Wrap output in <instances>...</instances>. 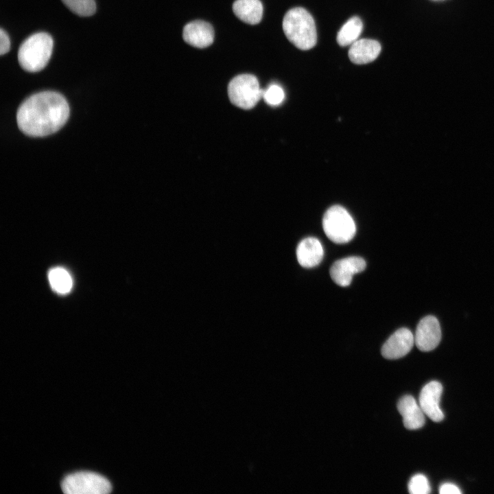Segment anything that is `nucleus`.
<instances>
[{
  "mask_svg": "<svg viewBox=\"0 0 494 494\" xmlns=\"http://www.w3.org/2000/svg\"><path fill=\"white\" fill-rule=\"evenodd\" d=\"M69 116V106L62 95L43 91L31 95L21 104L16 121L25 134L45 137L60 130Z\"/></svg>",
  "mask_w": 494,
  "mask_h": 494,
  "instance_id": "nucleus-1",
  "label": "nucleus"
},
{
  "mask_svg": "<svg viewBox=\"0 0 494 494\" xmlns=\"http://www.w3.org/2000/svg\"><path fill=\"white\" fill-rule=\"evenodd\" d=\"M283 30L287 39L300 49L308 50L316 44L314 20L303 8H294L287 12L283 20Z\"/></svg>",
  "mask_w": 494,
  "mask_h": 494,
  "instance_id": "nucleus-2",
  "label": "nucleus"
},
{
  "mask_svg": "<svg viewBox=\"0 0 494 494\" xmlns=\"http://www.w3.org/2000/svg\"><path fill=\"white\" fill-rule=\"evenodd\" d=\"M54 42L45 32L36 33L21 45L18 60L21 67L29 72L42 70L48 63L53 50Z\"/></svg>",
  "mask_w": 494,
  "mask_h": 494,
  "instance_id": "nucleus-3",
  "label": "nucleus"
},
{
  "mask_svg": "<svg viewBox=\"0 0 494 494\" xmlns=\"http://www.w3.org/2000/svg\"><path fill=\"white\" fill-rule=\"evenodd\" d=\"M322 228L327 237L336 244L350 242L356 233L353 217L340 205L332 206L326 211L322 218Z\"/></svg>",
  "mask_w": 494,
  "mask_h": 494,
  "instance_id": "nucleus-4",
  "label": "nucleus"
},
{
  "mask_svg": "<svg viewBox=\"0 0 494 494\" xmlns=\"http://www.w3.org/2000/svg\"><path fill=\"white\" fill-rule=\"evenodd\" d=\"M263 89H260L257 78L252 74H241L234 77L228 85L230 101L243 109L252 108L263 97Z\"/></svg>",
  "mask_w": 494,
  "mask_h": 494,
  "instance_id": "nucleus-5",
  "label": "nucleus"
},
{
  "mask_svg": "<svg viewBox=\"0 0 494 494\" xmlns=\"http://www.w3.org/2000/svg\"><path fill=\"white\" fill-rule=\"evenodd\" d=\"M62 491L67 494H106L111 491L110 482L91 471H79L67 475L62 481Z\"/></svg>",
  "mask_w": 494,
  "mask_h": 494,
  "instance_id": "nucleus-6",
  "label": "nucleus"
},
{
  "mask_svg": "<svg viewBox=\"0 0 494 494\" xmlns=\"http://www.w3.org/2000/svg\"><path fill=\"white\" fill-rule=\"evenodd\" d=\"M441 339V330L438 320L434 316H427L419 322L414 336V343L422 351L434 349Z\"/></svg>",
  "mask_w": 494,
  "mask_h": 494,
  "instance_id": "nucleus-7",
  "label": "nucleus"
},
{
  "mask_svg": "<svg viewBox=\"0 0 494 494\" xmlns=\"http://www.w3.org/2000/svg\"><path fill=\"white\" fill-rule=\"evenodd\" d=\"M414 344V336L407 328L393 333L383 344L381 353L388 360L399 359L408 354Z\"/></svg>",
  "mask_w": 494,
  "mask_h": 494,
  "instance_id": "nucleus-8",
  "label": "nucleus"
},
{
  "mask_svg": "<svg viewBox=\"0 0 494 494\" xmlns=\"http://www.w3.org/2000/svg\"><path fill=\"white\" fill-rule=\"evenodd\" d=\"M365 260L360 257H349L335 261L331 266V278L337 285L346 287L351 284L353 276L366 268Z\"/></svg>",
  "mask_w": 494,
  "mask_h": 494,
  "instance_id": "nucleus-9",
  "label": "nucleus"
},
{
  "mask_svg": "<svg viewBox=\"0 0 494 494\" xmlns=\"http://www.w3.org/2000/svg\"><path fill=\"white\" fill-rule=\"evenodd\" d=\"M442 392L441 384L432 381L424 386L419 395V405L423 412L435 422H440L444 419L439 404Z\"/></svg>",
  "mask_w": 494,
  "mask_h": 494,
  "instance_id": "nucleus-10",
  "label": "nucleus"
},
{
  "mask_svg": "<svg viewBox=\"0 0 494 494\" xmlns=\"http://www.w3.org/2000/svg\"><path fill=\"white\" fill-rule=\"evenodd\" d=\"M183 38L187 44L194 47L205 48L213 43L214 30L210 23L196 20L185 25Z\"/></svg>",
  "mask_w": 494,
  "mask_h": 494,
  "instance_id": "nucleus-11",
  "label": "nucleus"
},
{
  "mask_svg": "<svg viewBox=\"0 0 494 494\" xmlns=\"http://www.w3.org/2000/svg\"><path fill=\"white\" fill-rule=\"evenodd\" d=\"M397 409L403 416V422L408 430H414L425 424V413L420 405L411 395H405L397 403Z\"/></svg>",
  "mask_w": 494,
  "mask_h": 494,
  "instance_id": "nucleus-12",
  "label": "nucleus"
},
{
  "mask_svg": "<svg viewBox=\"0 0 494 494\" xmlns=\"http://www.w3.org/2000/svg\"><path fill=\"white\" fill-rule=\"evenodd\" d=\"M324 250L321 243L315 237L305 238L298 244L296 257L299 264L303 268H313L323 259Z\"/></svg>",
  "mask_w": 494,
  "mask_h": 494,
  "instance_id": "nucleus-13",
  "label": "nucleus"
},
{
  "mask_svg": "<svg viewBox=\"0 0 494 494\" xmlns=\"http://www.w3.org/2000/svg\"><path fill=\"white\" fill-rule=\"evenodd\" d=\"M380 51L381 45L378 41L367 38L358 39L351 45L349 57L355 64H367L375 60Z\"/></svg>",
  "mask_w": 494,
  "mask_h": 494,
  "instance_id": "nucleus-14",
  "label": "nucleus"
},
{
  "mask_svg": "<svg viewBox=\"0 0 494 494\" xmlns=\"http://www.w3.org/2000/svg\"><path fill=\"white\" fill-rule=\"evenodd\" d=\"M232 8L235 16L248 24H257L263 16V8L260 0H236Z\"/></svg>",
  "mask_w": 494,
  "mask_h": 494,
  "instance_id": "nucleus-15",
  "label": "nucleus"
},
{
  "mask_svg": "<svg viewBox=\"0 0 494 494\" xmlns=\"http://www.w3.org/2000/svg\"><path fill=\"white\" fill-rule=\"evenodd\" d=\"M363 30L362 20L357 16L349 19L338 32L336 40L339 45L344 47L355 43Z\"/></svg>",
  "mask_w": 494,
  "mask_h": 494,
  "instance_id": "nucleus-16",
  "label": "nucleus"
},
{
  "mask_svg": "<svg viewBox=\"0 0 494 494\" xmlns=\"http://www.w3.org/2000/svg\"><path fill=\"white\" fill-rule=\"evenodd\" d=\"M49 281L51 286L56 292L66 294L72 287V280L67 271L62 268H55L49 272Z\"/></svg>",
  "mask_w": 494,
  "mask_h": 494,
  "instance_id": "nucleus-17",
  "label": "nucleus"
},
{
  "mask_svg": "<svg viewBox=\"0 0 494 494\" xmlns=\"http://www.w3.org/2000/svg\"><path fill=\"white\" fill-rule=\"evenodd\" d=\"M63 3L73 13L81 16H89L96 11L94 0H62Z\"/></svg>",
  "mask_w": 494,
  "mask_h": 494,
  "instance_id": "nucleus-18",
  "label": "nucleus"
},
{
  "mask_svg": "<svg viewBox=\"0 0 494 494\" xmlns=\"http://www.w3.org/2000/svg\"><path fill=\"white\" fill-rule=\"evenodd\" d=\"M408 491L411 494H427L431 492V486L427 478L421 473L414 475L408 484Z\"/></svg>",
  "mask_w": 494,
  "mask_h": 494,
  "instance_id": "nucleus-19",
  "label": "nucleus"
},
{
  "mask_svg": "<svg viewBox=\"0 0 494 494\" xmlns=\"http://www.w3.org/2000/svg\"><path fill=\"white\" fill-rule=\"evenodd\" d=\"M285 94L283 89L278 84H270L263 90V98L270 106H277L284 99Z\"/></svg>",
  "mask_w": 494,
  "mask_h": 494,
  "instance_id": "nucleus-20",
  "label": "nucleus"
},
{
  "mask_svg": "<svg viewBox=\"0 0 494 494\" xmlns=\"http://www.w3.org/2000/svg\"><path fill=\"white\" fill-rule=\"evenodd\" d=\"M10 40L8 34L1 28L0 30V54L3 55L9 51Z\"/></svg>",
  "mask_w": 494,
  "mask_h": 494,
  "instance_id": "nucleus-21",
  "label": "nucleus"
},
{
  "mask_svg": "<svg viewBox=\"0 0 494 494\" xmlns=\"http://www.w3.org/2000/svg\"><path fill=\"white\" fill-rule=\"evenodd\" d=\"M440 494H460L461 493L459 488L451 483H444L439 488Z\"/></svg>",
  "mask_w": 494,
  "mask_h": 494,
  "instance_id": "nucleus-22",
  "label": "nucleus"
},
{
  "mask_svg": "<svg viewBox=\"0 0 494 494\" xmlns=\"http://www.w3.org/2000/svg\"><path fill=\"white\" fill-rule=\"evenodd\" d=\"M432 1H443V0H432Z\"/></svg>",
  "mask_w": 494,
  "mask_h": 494,
  "instance_id": "nucleus-23",
  "label": "nucleus"
}]
</instances>
